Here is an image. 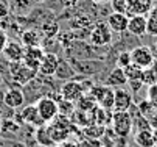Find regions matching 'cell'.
Segmentation results:
<instances>
[{"instance_id":"cell-1","label":"cell","mask_w":157,"mask_h":147,"mask_svg":"<svg viewBox=\"0 0 157 147\" xmlns=\"http://www.w3.org/2000/svg\"><path fill=\"white\" fill-rule=\"evenodd\" d=\"M8 72L13 77V81L17 86H25L30 81H33L37 77V72L25 66L22 61H14L8 64Z\"/></svg>"},{"instance_id":"cell-2","label":"cell","mask_w":157,"mask_h":147,"mask_svg":"<svg viewBox=\"0 0 157 147\" xmlns=\"http://www.w3.org/2000/svg\"><path fill=\"white\" fill-rule=\"evenodd\" d=\"M110 125L114 133L120 138H126L129 136V133L132 132L134 125H132V117L129 114V111H115L112 113V119H110Z\"/></svg>"},{"instance_id":"cell-3","label":"cell","mask_w":157,"mask_h":147,"mask_svg":"<svg viewBox=\"0 0 157 147\" xmlns=\"http://www.w3.org/2000/svg\"><path fill=\"white\" fill-rule=\"evenodd\" d=\"M90 96L94 97V100L97 102L98 107L112 111V107H114V96H115V89L106 86V85H94L92 89L89 91Z\"/></svg>"},{"instance_id":"cell-4","label":"cell","mask_w":157,"mask_h":147,"mask_svg":"<svg viewBox=\"0 0 157 147\" xmlns=\"http://www.w3.org/2000/svg\"><path fill=\"white\" fill-rule=\"evenodd\" d=\"M34 105H36V108H37L39 117L42 119L44 124L52 122L59 114V111H58V102L52 96H44V97L37 99Z\"/></svg>"},{"instance_id":"cell-5","label":"cell","mask_w":157,"mask_h":147,"mask_svg":"<svg viewBox=\"0 0 157 147\" xmlns=\"http://www.w3.org/2000/svg\"><path fill=\"white\" fill-rule=\"evenodd\" d=\"M131 63L139 66V67H142V69L151 67L155 63V58H154V53H152L151 47H148V46L134 47L131 50Z\"/></svg>"},{"instance_id":"cell-6","label":"cell","mask_w":157,"mask_h":147,"mask_svg":"<svg viewBox=\"0 0 157 147\" xmlns=\"http://www.w3.org/2000/svg\"><path fill=\"white\" fill-rule=\"evenodd\" d=\"M89 38H90V43L97 47L107 46V44L112 43V30L109 28V25L106 22H98L92 28Z\"/></svg>"},{"instance_id":"cell-7","label":"cell","mask_w":157,"mask_h":147,"mask_svg":"<svg viewBox=\"0 0 157 147\" xmlns=\"http://www.w3.org/2000/svg\"><path fill=\"white\" fill-rule=\"evenodd\" d=\"M13 119L16 122H19L20 125L22 124H28V125H39V127L44 125L42 119L39 117L36 105H27V107H22L19 111H16Z\"/></svg>"},{"instance_id":"cell-8","label":"cell","mask_w":157,"mask_h":147,"mask_svg":"<svg viewBox=\"0 0 157 147\" xmlns=\"http://www.w3.org/2000/svg\"><path fill=\"white\" fill-rule=\"evenodd\" d=\"M132 105H134L132 92L124 89V88H115L112 113H115V111H129V108L132 107Z\"/></svg>"},{"instance_id":"cell-9","label":"cell","mask_w":157,"mask_h":147,"mask_svg":"<svg viewBox=\"0 0 157 147\" xmlns=\"http://www.w3.org/2000/svg\"><path fill=\"white\" fill-rule=\"evenodd\" d=\"M59 64V58L56 53H44L40 63H39V67H37V74L42 77H53L56 72V67Z\"/></svg>"},{"instance_id":"cell-10","label":"cell","mask_w":157,"mask_h":147,"mask_svg":"<svg viewBox=\"0 0 157 147\" xmlns=\"http://www.w3.org/2000/svg\"><path fill=\"white\" fill-rule=\"evenodd\" d=\"M84 92L82 85L76 80H69V81H64V85L61 86V97L64 100H69V102H76Z\"/></svg>"},{"instance_id":"cell-11","label":"cell","mask_w":157,"mask_h":147,"mask_svg":"<svg viewBox=\"0 0 157 147\" xmlns=\"http://www.w3.org/2000/svg\"><path fill=\"white\" fill-rule=\"evenodd\" d=\"M44 49L40 46H34V47H25V52H24V59H22V63H24L25 66H28L30 69L36 71L37 72V67H39V63L44 56Z\"/></svg>"},{"instance_id":"cell-12","label":"cell","mask_w":157,"mask_h":147,"mask_svg":"<svg viewBox=\"0 0 157 147\" xmlns=\"http://www.w3.org/2000/svg\"><path fill=\"white\" fill-rule=\"evenodd\" d=\"M128 20H129V16L126 13H110L107 16V20L106 24L109 25V28L115 33H124L128 31Z\"/></svg>"},{"instance_id":"cell-13","label":"cell","mask_w":157,"mask_h":147,"mask_svg":"<svg viewBox=\"0 0 157 147\" xmlns=\"http://www.w3.org/2000/svg\"><path fill=\"white\" fill-rule=\"evenodd\" d=\"M25 103V92L20 88H10L8 91H5V102L3 105H6L11 110H19L24 107Z\"/></svg>"},{"instance_id":"cell-14","label":"cell","mask_w":157,"mask_h":147,"mask_svg":"<svg viewBox=\"0 0 157 147\" xmlns=\"http://www.w3.org/2000/svg\"><path fill=\"white\" fill-rule=\"evenodd\" d=\"M128 31L136 38L146 35V17L143 14H132L128 20Z\"/></svg>"},{"instance_id":"cell-15","label":"cell","mask_w":157,"mask_h":147,"mask_svg":"<svg viewBox=\"0 0 157 147\" xmlns=\"http://www.w3.org/2000/svg\"><path fill=\"white\" fill-rule=\"evenodd\" d=\"M24 52H25V47L22 46L20 43H16V41H8L2 53L5 55V58L10 63H14V61H22V59H24Z\"/></svg>"},{"instance_id":"cell-16","label":"cell","mask_w":157,"mask_h":147,"mask_svg":"<svg viewBox=\"0 0 157 147\" xmlns=\"http://www.w3.org/2000/svg\"><path fill=\"white\" fill-rule=\"evenodd\" d=\"M20 132V124L16 122L13 117H3L0 122V136L11 139Z\"/></svg>"},{"instance_id":"cell-17","label":"cell","mask_w":157,"mask_h":147,"mask_svg":"<svg viewBox=\"0 0 157 147\" xmlns=\"http://www.w3.org/2000/svg\"><path fill=\"white\" fill-rule=\"evenodd\" d=\"M128 83L126 80V75H124V71L121 67H114L106 77V81L104 85L106 86H110V88H121Z\"/></svg>"},{"instance_id":"cell-18","label":"cell","mask_w":157,"mask_h":147,"mask_svg":"<svg viewBox=\"0 0 157 147\" xmlns=\"http://www.w3.org/2000/svg\"><path fill=\"white\" fill-rule=\"evenodd\" d=\"M75 69L72 67V64L67 59H59V64L56 67V72L53 77H56L58 80H62V81H69V80H73L75 77Z\"/></svg>"},{"instance_id":"cell-19","label":"cell","mask_w":157,"mask_h":147,"mask_svg":"<svg viewBox=\"0 0 157 147\" xmlns=\"http://www.w3.org/2000/svg\"><path fill=\"white\" fill-rule=\"evenodd\" d=\"M134 141L139 147H155V141H154V133L151 129H145V130H137L134 135Z\"/></svg>"},{"instance_id":"cell-20","label":"cell","mask_w":157,"mask_h":147,"mask_svg":"<svg viewBox=\"0 0 157 147\" xmlns=\"http://www.w3.org/2000/svg\"><path fill=\"white\" fill-rule=\"evenodd\" d=\"M20 41L24 47H34V46H40V36L36 30H25L20 35Z\"/></svg>"},{"instance_id":"cell-21","label":"cell","mask_w":157,"mask_h":147,"mask_svg":"<svg viewBox=\"0 0 157 147\" xmlns=\"http://www.w3.org/2000/svg\"><path fill=\"white\" fill-rule=\"evenodd\" d=\"M92 114H94V122L95 124H98V125H107V124H110L112 111L104 110L101 107H95L92 110Z\"/></svg>"},{"instance_id":"cell-22","label":"cell","mask_w":157,"mask_h":147,"mask_svg":"<svg viewBox=\"0 0 157 147\" xmlns=\"http://www.w3.org/2000/svg\"><path fill=\"white\" fill-rule=\"evenodd\" d=\"M142 83L146 86H151V85H155L157 83V61L151 67H146L143 69V74H142Z\"/></svg>"},{"instance_id":"cell-23","label":"cell","mask_w":157,"mask_h":147,"mask_svg":"<svg viewBox=\"0 0 157 147\" xmlns=\"http://www.w3.org/2000/svg\"><path fill=\"white\" fill-rule=\"evenodd\" d=\"M40 33L45 36L47 39H52V38H56L58 33H59V24L55 22V20H47L40 25Z\"/></svg>"},{"instance_id":"cell-24","label":"cell","mask_w":157,"mask_h":147,"mask_svg":"<svg viewBox=\"0 0 157 147\" xmlns=\"http://www.w3.org/2000/svg\"><path fill=\"white\" fill-rule=\"evenodd\" d=\"M76 107L81 110V111H92L95 107H97V102L94 100V97L90 94H82L78 100H76Z\"/></svg>"},{"instance_id":"cell-25","label":"cell","mask_w":157,"mask_h":147,"mask_svg":"<svg viewBox=\"0 0 157 147\" xmlns=\"http://www.w3.org/2000/svg\"><path fill=\"white\" fill-rule=\"evenodd\" d=\"M36 139L40 145H50L53 142L52 136H50V132H48V127L47 125H40L36 132Z\"/></svg>"},{"instance_id":"cell-26","label":"cell","mask_w":157,"mask_h":147,"mask_svg":"<svg viewBox=\"0 0 157 147\" xmlns=\"http://www.w3.org/2000/svg\"><path fill=\"white\" fill-rule=\"evenodd\" d=\"M123 71H124V75H126V80H128V81H132V80H142L143 69L139 67V66H136V64H132V63H131L129 66H126Z\"/></svg>"},{"instance_id":"cell-27","label":"cell","mask_w":157,"mask_h":147,"mask_svg":"<svg viewBox=\"0 0 157 147\" xmlns=\"http://www.w3.org/2000/svg\"><path fill=\"white\" fill-rule=\"evenodd\" d=\"M56 102H58V111H59V114L69 116V114H72V111L75 110V107H73V102L64 100L62 97H59V100H56Z\"/></svg>"},{"instance_id":"cell-28","label":"cell","mask_w":157,"mask_h":147,"mask_svg":"<svg viewBox=\"0 0 157 147\" xmlns=\"http://www.w3.org/2000/svg\"><path fill=\"white\" fill-rule=\"evenodd\" d=\"M137 110H139V113L143 116V117H149L154 111H157V110H154V107L149 103V100L148 99H143L142 102H139V105H137Z\"/></svg>"},{"instance_id":"cell-29","label":"cell","mask_w":157,"mask_h":147,"mask_svg":"<svg viewBox=\"0 0 157 147\" xmlns=\"http://www.w3.org/2000/svg\"><path fill=\"white\" fill-rule=\"evenodd\" d=\"M146 35L148 36H157V19L152 16L146 17Z\"/></svg>"},{"instance_id":"cell-30","label":"cell","mask_w":157,"mask_h":147,"mask_svg":"<svg viewBox=\"0 0 157 147\" xmlns=\"http://www.w3.org/2000/svg\"><path fill=\"white\" fill-rule=\"evenodd\" d=\"M129 64H131V52H128V50L120 52V55H118V58H117V67L124 69V67L129 66Z\"/></svg>"},{"instance_id":"cell-31","label":"cell","mask_w":157,"mask_h":147,"mask_svg":"<svg viewBox=\"0 0 157 147\" xmlns=\"http://www.w3.org/2000/svg\"><path fill=\"white\" fill-rule=\"evenodd\" d=\"M146 99L149 100V103L154 107V110H157V83L155 85L148 86V92H146Z\"/></svg>"},{"instance_id":"cell-32","label":"cell","mask_w":157,"mask_h":147,"mask_svg":"<svg viewBox=\"0 0 157 147\" xmlns=\"http://www.w3.org/2000/svg\"><path fill=\"white\" fill-rule=\"evenodd\" d=\"M10 16V5L8 0H0V22Z\"/></svg>"},{"instance_id":"cell-33","label":"cell","mask_w":157,"mask_h":147,"mask_svg":"<svg viewBox=\"0 0 157 147\" xmlns=\"http://www.w3.org/2000/svg\"><path fill=\"white\" fill-rule=\"evenodd\" d=\"M20 8L27 11L30 8V2H28V0H14V10L19 11Z\"/></svg>"},{"instance_id":"cell-34","label":"cell","mask_w":157,"mask_h":147,"mask_svg":"<svg viewBox=\"0 0 157 147\" xmlns=\"http://www.w3.org/2000/svg\"><path fill=\"white\" fill-rule=\"evenodd\" d=\"M128 85L131 86L132 92H139L143 86V83H142V80H132V81H128Z\"/></svg>"},{"instance_id":"cell-35","label":"cell","mask_w":157,"mask_h":147,"mask_svg":"<svg viewBox=\"0 0 157 147\" xmlns=\"http://www.w3.org/2000/svg\"><path fill=\"white\" fill-rule=\"evenodd\" d=\"M6 43H8V35H6V31L3 28H0V53L3 52Z\"/></svg>"},{"instance_id":"cell-36","label":"cell","mask_w":157,"mask_h":147,"mask_svg":"<svg viewBox=\"0 0 157 147\" xmlns=\"http://www.w3.org/2000/svg\"><path fill=\"white\" fill-rule=\"evenodd\" d=\"M148 124H149L151 130L157 132V111H154V113H152V114L148 117Z\"/></svg>"},{"instance_id":"cell-37","label":"cell","mask_w":157,"mask_h":147,"mask_svg":"<svg viewBox=\"0 0 157 147\" xmlns=\"http://www.w3.org/2000/svg\"><path fill=\"white\" fill-rule=\"evenodd\" d=\"M3 102H5V91L0 88V107L3 105Z\"/></svg>"},{"instance_id":"cell-38","label":"cell","mask_w":157,"mask_h":147,"mask_svg":"<svg viewBox=\"0 0 157 147\" xmlns=\"http://www.w3.org/2000/svg\"><path fill=\"white\" fill-rule=\"evenodd\" d=\"M151 50H152V53H155V55H157V41L154 43V46H152V49H151Z\"/></svg>"},{"instance_id":"cell-39","label":"cell","mask_w":157,"mask_h":147,"mask_svg":"<svg viewBox=\"0 0 157 147\" xmlns=\"http://www.w3.org/2000/svg\"><path fill=\"white\" fill-rule=\"evenodd\" d=\"M31 2H34V3H44V2H47V0H31Z\"/></svg>"},{"instance_id":"cell-40","label":"cell","mask_w":157,"mask_h":147,"mask_svg":"<svg viewBox=\"0 0 157 147\" xmlns=\"http://www.w3.org/2000/svg\"><path fill=\"white\" fill-rule=\"evenodd\" d=\"M94 2H97V3H106V2H109V0H94Z\"/></svg>"},{"instance_id":"cell-41","label":"cell","mask_w":157,"mask_h":147,"mask_svg":"<svg viewBox=\"0 0 157 147\" xmlns=\"http://www.w3.org/2000/svg\"><path fill=\"white\" fill-rule=\"evenodd\" d=\"M2 119H3V111H2V108H0V122H2Z\"/></svg>"},{"instance_id":"cell-42","label":"cell","mask_w":157,"mask_h":147,"mask_svg":"<svg viewBox=\"0 0 157 147\" xmlns=\"http://www.w3.org/2000/svg\"><path fill=\"white\" fill-rule=\"evenodd\" d=\"M0 81H2V75H0Z\"/></svg>"}]
</instances>
